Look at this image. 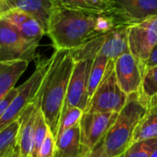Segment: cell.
<instances>
[{
  "instance_id": "cb8c5ba5",
  "label": "cell",
  "mask_w": 157,
  "mask_h": 157,
  "mask_svg": "<svg viewBox=\"0 0 157 157\" xmlns=\"http://www.w3.org/2000/svg\"><path fill=\"white\" fill-rule=\"evenodd\" d=\"M84 111L81 110L78 108H68L65 109H63L60 122H59V127H58V132L56 139L65 131L71 129L72 127L75 126L80 122V120L82 118ZM55 139V142H56Z\"/></svg>"
},
{
  "instance_id": "d6986e66",
  "label": "cell",
  "mask_w": 157,
  "mask_h": 157,
  "mask_svg": "<svg viewBox=\"0 0 157 157\" xmlns=\"http://www.w3.org/2000/svg\"><path fill=\"white\" fill-rule=\"evenodd\" d=\"M139 94L147 107L151 101L157 98V66L144 71Z\"/></svg>"
},
{
  "instance_id": "603a6c76",
  "label": "cell",
  "mask_w": 157,
  "mask_h": 157,
  "mask_svg": "<svg viewBox=\"0 0 157 157\" xmlns=\"http://www.w3.org/2000/svg\"><path fill=\"white\" fill-rule=\"evenodd\" d=\"M157 149V138L132 144L121 155L117 157H151Z\"/></svg>"
},
{
  "instance_id": "44dd1931",
  "label": "cell",
  "mask_w": 157,
  "mask_h": 157,
  "mask_svg": "<svg viewBox=\"0 0 157 157\" xmlns=\"http://www.w3.org/2000/svg\"><path fill=\"white\" fill-rule=\"evenodd\" d=\"M48 129H49V127L46 123L44 115L40 107V109L37 111L36 118H35L33 144H32V151L30 154V157H39V153H40V147L45 140Z\"/></svg>"
},
{
  "instance_id": "3957f363",
  "label": "cell",
  "mask_w": 157,
  "mask_h": 157,
  "mask_svg": "<svg viewBox=\"0 0 157 157\" xmlns=\"http://www.w3.org/2000/svg\"><path fill=\"white\" fill-rule=\"evenodd\" d=\"M147 111L139 92L128 95L124 108L99 144L86 157H117L132 144L134 130Z\"/></svg>"
},
{
  "instance_id": "4316f807",
  "label": "cell",
  "mask_w": 157,
  "mask_h": 157,
  "mask_svg": "<svg viewBox=\"0 0 157 157\" xmlns=\"http://www.w3.org/2000/svg\"><path fill=\"white\" fill-rule=\"evenodd\" d=\"M17 92H18V87H14L5 97H3L0 99V118L4 114V112L6 111V109H7V107L11 103V101L15 98V97L17 96Z\"/></svg>"
},
{
  "instance_id": "7402d4cb",
  "label": "cell",
  "mask_w": 157,
  "mask_h": 157,
  "mask_svg": "<svg viewBox=\"0 0 157 157\" xmlns=\"http://www.w3.org/2000/svg\"><path fill=\"white\" fill-rule=\"evenodd\" d=\"M19 128V121L17 120L0 132V157L17 148V136Z\"/></svg>"
},
{
  "instance_id": "484cf974",
  "label": "cell",
  "mask_w": 157,
  "mask_h": 157,
  "mask_svg": "<svg viewBox=\"0 0 157 157\" xmlns=\"http://www.w3.org/2000/svg\"><path fill=\"white\" fill-rule=\"evenodd\" d=\"M1 18H4L7 21H9L16 27H19L20 25L25 23L27 20L31 18V17L29 15H28L27 13H24L19 10H9Z\"/></svg>"
},
{
  "instance_id": "5bb4252c",
  "label": "cell",
  "mask_w": 157,
  "mask_h": 157,
  "mask_svg": "<svg viewBox=\"0 0 157 157\" xmlns=\"http://www.w3.org/2000/svg\"><path fill=\"white\" fill-rule=\"evenodd\" d=\"M88 152L81 144L79 123L56 139L54 157H86Z\"/></svg>"
},
{
  "instance_id": "9a60e30c",
  "label": "cell",
  "mask_w": 157,
  "mask_h": 157,
  "mask_svg": "<svg viewBox=\"0 0 157 157\" xmlns=\"http://www.w3.org/2000/svg\"><path fill=\"white\" fill-rule=\"evenodd\" d=\"M29 63L25 59L0 60V99L15 87Z\"/></svg>"
},
{
  "instance_id": "8fae6325",
  "label": "cell",
  "mask_w": 157,
  "mask_h": 157,
  "mask_svg": "<svg viewBox=\"0 0 157 157\" xmlns=\"http://www.w3.org/2000/svg\"><path fill=\"white\" fill-rule=\"evenodd\" d=\"M114 14L127 24L157 15V0H110Z\"/></svg>"
},
{
  "instance_id": "f546056e",
  "label": "cell",
  "mask_w": 157,
  "mask_h": 157,
  "mask_svg": "<svg viewBox=\"0 0 157 157\" xmlns=\"http://www.w3.org/2000/svg\"><path fill=\"white\" fill-rule=\"evenodd\" d=\"M3 157H18V153H17V149H14L12 151H10L8 154H6V155H4Z\"/></svg>"
},
{
  "instance_id": "4dcf8cb0",
  "label": "cell",
  "mask_w": 157,
  "mask_h": 157,
  "mask_svg": "<svg viewBox=\"0 0 157 157\" xmlns=\"http://www.w3.org/2000/svg\"><path fill=\"white\" fill-rule=\"evenodd\" d=\"M151 157H157V149L152 154V155H151Z\"/></svg>"
},
{
  "instance_id": "7a4b0ae2",
  "label": "cell",
  "mask_w": 157,
  "mask_h": 157,
  "mask_svg": "<svg viewBox=\"0 0 157 157\" xmlns=\"http://www.w3.org/2000/svg\"><path fill=\"white\" fill-rule=\"evenodd\" d=\"M99 17L100 14L57 5L51 16L46 35L51 39L54 50H76L101 34Z\"/></svg>"
},
{
  "instance_id": "4fadbf2b",
  "label": "cell",
  "mask_w": 157,
  "mask_h": 157,
  "mask_svg": "<svg viewBox=\"0 0 157 157\" xmlns=\"http://www.w3.org/2000/svg\"><path fill=\"white\" fill-rule=\"evenodd\" d=\"M9 10H19L36 19L47 33L51 16L57 6L54 0H6Z\"/></svg>"
},
{
  "instance_id": "277c9868",
  "label": "cell",
  "mask_w": 157,
  "mask_h": 157,
  "mask_svg": "<svg viewBox=\"0 0 157 157\" xmlns=\"http://www.w3.org/2000/svg\"><path fill=\"white\" fill-rule=\"evenodd\" d=\"M74 60H93L102 56L115 61L123 53L130 52L128 46L127 23H121L113 29L99 34L82 47L70 51Z\"/></svg>"
},
{
  "instance_id": "ffe728a7",
  "label": "cell",
  "mask_w": 157,
  "mask_h": 157,
  "mask_svg": "<svg viewBox=\"0 0 157 157\" xmlns=\"http://www.w3.org/2000/svg\"><path fill=\"white\" fill-rule=\"evenodd\" d=\"M109 62V60L102 56H98L95 59H93L92 66H91L89 77H88V85H87L88 101L93 96V94L95 93L98 85L100 84Z\"/></svg>"
},
{
  "instance_id": "e0dca14e",
  "label": "cell",
  "mask_w": 157,
  "mask_h": 157,
  "mask_svg": "<svg viewBox=\"0 0 157 157\" xmlns=\"http://www.w3.org/2000/svg\"><path fill=\"white\" fill-rule=\"evenodd\" d=\"M58 6L83 10L100 15H113L114 7L110 0H54Z\"/></svg>"
},
{
  "instance_id": "83f0119b",
  "label": "cell",
  "mask_w": 157,
  "mask_h": 157,
  "mask_svg": "<svg viewBox=\"0 0 157 157\" xmlns=\"http://www.w3.org/2000/svg\"><path fill=\"white\" fill-rule=\"evenodd\" d=\"M155 66H157V44L152 50L146 63H144V71L148 68L155 67Z\"/></svg>"
},
{
  "instance_id": "8992f818",
  "label": "cell",
  "mask_w": 157,
  "mask_h": 157,
  "mask_svg": "<svg viewBox=\"0 0 157 157\" xmlns=\"http://www.w3.org/2000/svg\"><path fill=\"white\" fill-rule=\"evenodd\" d=\"M127 36L130 52L144 69V63L157 44V15L127 24Z\"/></svg>"
},
{
  "instance_id": "9c48e42d",
  "label": "cell",
  "mask_w": 157,
  "mask_h": 157,
  "mask_svg": "<svg viewBox=\"0 0 157 157\" xmlns=\"http://www.w3.org/2000/svg\"><path fill=\"white\" fill-rule=\"evenodd\" d=\"M35 58L36 52L27 45L17 27L0 18V60L25 59L30 62Z\"/></svg>"
},
{
  "instance_id": "7c38bea8",
  "label": "cell",
  "mask_w": 157,
  "mask_h": 157,
  "mask_svg": "<svg viewBox=\"0 0 157 157\" xmlns=\"http://www.w3.org/2000/svg\"><path fill=\"white\" fill-rule=\"evenodd\" d=\"M40 99L37 96L28 105L24 112L18 118L19 128L17 136V149L18 157H30L33 144L34 123L38 109H40Z\"/></svg>"
},
{
  "instance_id": "30bf717a",
  "label": "cell",
  "mask_w": 157,
  "mask_h": 157,
  "mask_svg": "<svg viewBox=\"0 0 157 157\" xmlns=\"http://www.w3.org/2000/svg\"><path fill=\"white\" fill-rule=\"evenodd\" d=\"M114 71L117 82L125 94L139 92L144 69L130 52L123 53L114 61Z\"/></svg>"
},
{
  "instance_id": "d4e9b609",
  "label": "cell",
  "mask_w": 157,
  "mask_h": 157,
  "mask_svg": "<svg viewBox=\"0 0 157 157\" xmlns=\"http://www.w3.org/2000/svg\"><path fill=\"white\" fill-rule=\"evenodd\" d=\"M55 138L51 132L50 129H48L45 140L40 147V153H39V157H54V153H55Z\"/></svg>"
},
{
  "instance_id": "ba28073f",
  "label": "cell",
  "mask_w": 157,
  "mask_h": 157,
  "mask_svg": "<svg viewBox=\"0 0 157 157\" xmlns=\"http://www.w3.org/2000/svg\"><path fill=\"white\" fill-rule=\"evenodd\" d=\"M93 60L75 61L63 109L78 108L85 112L88 104L87 85ZM63 111V110H62Z\"/></svg>"
},
{
  "instance_id": "ac0fdd59",
  "label": "cell",
  "mask_w": 157,
  "mask_h": 157,
  "mask_svg": "<svg viewBox=\"0 0 157 157\" xmlns=\"http://www.w3.org/2000/svg\"><path fill=\"white\" fill-rule=\"evenodd\" d=\"M17 29L27 45L32 51L36 52L40 39L44 35H46V32L42 26L36 19L31 17L19 27H17Z\"/></svg>"
},
{
  "instance_id": "6da1fadb",
  "label": "cell",
  "mask_w": 157,
  "mask_h": 157,
  "mask_svg": "<svg viewBox=\"0 0 157 157\" xmlns=\"http://www.w3.org/2000/svg\"><path fill=\"white\" fill-rule=\"evenodd\" d=\"M51 64L38 91L40 109L46 123L56 139L75 60L70 51L55 50Z\"/></svg>"
},
{
  "instance_id": "5b68a950",
  "label": "cell",
  "mask_w": 157,
  "mask_h": 157,
  "mask_svg": "<svg viewBox=\"0 0 157 157\" xmlns=\"http://www.w3.org/2000/svg\"><path fill=\"white\" fill-rule=\"evenodd\" d=\"M128 95L120 87L115 71L114 61H109L103 78L88 101L85 112L120 113L124 108Z\"/></svg>"
},
{
  "instance_id": "f1b7e54d",
  "label": "cell",
  "mask_w": 157,
  "mask_h": 157,
  "mask_svg": "<svg viewBox=\"0 0 157 157\" xmlns=\"http://www.w3.org/2000/svg\"><path fill=\"white\" fill-rule=\"evenodd\" d=\"M9 11V8L7 6L6 1V0H0V18L6 14Z\"/></svg>"
},
{
  "instance_id": "2e32d148",
  "label": "cell",
  "mask_w": 157,
  "mask_h": 157,
  "mask_svg": "<svg viewBox=\"0 0 157 157\" xmlns=\"http://www.w3.org/2000/svg\"><path fill=\"white\" fill-rule=\"evenodd\" d=\"M155 138H157V103L153 101L148 105L146 113L136 126L132 144Z\"/></svg>"
},
{
  "instance_id": "52a82bcc",
  "label": "cell",
  "mask_w": 157,
  "mask_h": 157,
  "mask_svg": "<svg viewBox=\"0 0 157 157\" xmlns=\"http://www.w3.org/2000/svg\"><path fill=\"white\" fill-rule=\"evenodd\" d=\"M119 113L84 112L80 120L81 144L88 154L99 144L115 122Z\"/></svg>"
},
{
  "instance_id": "1f68e13d",
  "label": "cell",
  "mask_w": 157,
  "mask_h": 157,
  "mask_svg": "<svg viewBox=\"0 0 157 157\" xmlns=\"http://www.w3.org/2000/svg\"><path fill=\"white\" fill-rule=\"evenodd\" d=\"M153 101H155V102H156L157 103V98L156 99H155V100H153ZM153 101H151V102H153ZM151 102H150V103H151ZM150 103H149V104H150Z\"/></svg>"
}]
</instances>
